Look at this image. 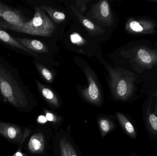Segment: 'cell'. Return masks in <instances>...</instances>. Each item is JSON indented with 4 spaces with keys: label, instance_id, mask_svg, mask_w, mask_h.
Here are the masks:
<instances>
[{
    "label": "cell",
    "instance_id": "8",
    "mask_svg": "<svg viewBox=\"0 0 157 156\" xmlns=\"http://www.w3.org/2000/svg\"><path fill=\"white\" fill-rule=\"evenodd\" d=\"M88 85L82 89V93L86 99L93 102H98L101 98V91L95 75L92 71L87 67L85 70Z\"/></svg>",
    "mask_w": 157,
    "mask_h": 156
},
{
    "label": "cell",
    "instance_id": "15",
    "mask_svg": "<svg viewBox=\"0 0 157 156\" xmlns=\"http://www.w3.org/2000/svg\"><path fill=\"white\" fill-rule=\"evenodd\" d=\"M36 83L38 87L39 90L41 93L43 97L48 100L54 103H57V99L54 93L52 91L51 89L48 88L47 86L44 84L40 83L38 81L36 80Z\"/></svg>",
    "mask_w": 157,
    "mask_h": 156
},
{
    "label": "cell",
    "instance_id": "1",
    "mask_svg": "<svg viewBox=\"0 0 157 156\" xmlns=\"http://www.w3.org/2000/svg\"><path fill=\"white\" fill-rule=\"evenodd\" d=\"M0 93L6 101L17 109L25 108L28 105L26 88L18 71L1 56Z\"/></svg>",
    "mask_w": 157,
    "mask_h": 156
},
{
    "label": "cell",
    "instance_id": "27",
    "mask_svg": "<svg viewBox=\"0 0 157 156\" xmlns=\"http://www.w3.org/2000/svg\"><path fill=\"white\" fill-rule=\"evenodd\" d=\"M150 1H151V2H156L157 3V1H152V0H151V1H150Z\"/></svg>",
    "mask_w": 157,
    "mask_h": 156
},
{
    "label": "cell",
    "instance_id": "24",
    "mask_svg": "<svg viewBox=\"0 0 157 156\" xmlns=\"http://www.w3.org/2000/svg\"><path fill=\"white\" fill-rule=\"evenodd\" d=\"M62 154L63 156H69V154H67V150L65 147H62Z\"/></svg>",
    "mask_w": 157,
    "mask_h": 156
},
{
    "label": "cell",
    "instance_id": "2",
    "mask_svg": "<svg viewBox=\"0 0 157 156\" xmlns=\"http://www.w3.org/2000/svg\"><path fill=\"white\" fill-rule=\"evenodd\" d=\"M0 27L5 30L40 36L50 37L56 28L53 21L45 11L39 6L35 7V13L32 19L25 23L12 25L0 19Z\"/></svg>",
    "mask_w": 157,
    "mask_h": 156
},
{
    "label": "cell",
    "instance_id": "18",
    "mask_svg": "<svg viewBox=\"0 0 157 156\" xmlns=\"http://www.w3.org/2000/svg\"><path fill=\"white\" fill-rule=\"evenodd\" d=\"M42 147V143L39 137L36 135L31 137L29 143V148L32 152L39 151Z\"/></svg>",
    "mask_w": 157,
    "mask_h": 156
},
{
    "label": "cell",
    "instance_id": "6",
    "mask_svg": "<svg viewBox=\"0 0 157 156\" xmlns=\"http://www.w3.org/2000/svg\"><path fill=\"white\" fill-rule=\"evenodd\" d=\"M156 26V24L151 20L131 18L127 22L125 28L131 34H154L155 33Z\"/></svg>",
    "mask_w": 157,
    "mask_h": 156
},
{
    "label": "cell",
    "instance_id": "3",
    "mask_svg": "<svg viewBox=\"0 0 157 156\" xmlns=\"http://www.w3.org/2000/svg\"><path fill=\"white\" fill-rule=\"evenodd\" d=\"M110 77V85L115 96L121 100L129 98L134 91L135 74L124 69L113 68L107 66Z\"/></svg>",
    "mask_w": 157,
    "mask_h": 156
},
{
    "label": "cell",
    "instance_id": "23",
    "mask_svg": "<svg viewBox=\"0 0 157 156\" xmlns=\"http://www.w3.org/2000/svg\"><path fill=\"white\" fill-rule=\"evenodd\" d=\"M46 118H47V120H48V121L52 122L54 120V116L51 113H48L46 114Z\"/></svg>",
    "mask_w": 157,
    "mask_h": 156
},
{
    "label": "cell",
    "instance_id": "29",
    "mask_svg": "<svg viewBox=\"0 0 157 156\" xmlns=\"http://www.w3.org/2000/svg\"></svg>",
    "mask_w": 157,
    "mask_h": 156
},
{
    "label": "cell",
    "instance_id": "5",
    "mask_svg": "<svg viewBox=\"0 0 157 156\" xmlns=\"http://www.w3.org/2000/svg\"><path fill=\"white\" fill-rule=\"evenodd\" d=\"M0 18L2 21L12 25L28 22V18L20 10L0 2Z\"/></svg>",
    "mask_w": 157,
    "mask_h": 156
},
{
    "label": "cell",
    "instance_id": "28",
    "mask_svg": "<svg viewBox=\"0 0 157 156\" xmlns=\"http://www.w3.org/2000/svg\"><path fill=\"white\" fill-rule=\"evenodd\" d=\"M138 156V155H137V156Z\"/></svg>",
    "mask_w": 157,
    "mask_h": 156
},
{
    "label": "cell",
    "instance_id": "16",
    "mask_svg": "<svg viewBox=\"0 0 157 156\" xmlns=\"http://www.w3.org/2000/svg\"><path fill=\"white\" fill-rule=\"evenodd\" d=\"M120 119L123 126L124 127L126 132L133 138L136 137V133L135 129L131 122L128 121L127 118H125L124 115H120Z\"/></svg>",
    "mask_w": 157,
    "mask_h": 156
},
{
    "label": "cell",
    "instance_id": "4",
    "mask_svg": "<svg viewBox=\"0 0 157 156\" xmlns=\"http://www.w3.org/2000/svg\"><path fill=\"white\" fill-rule=\"evenodd\" d=\"M87 16L97 20L103 26H111L114 21L109 2L106 0L99 1L93 5Z\"/></svg>",
    "mask_w": 157,
    "mask_h": 156
},
{
    "label": "cell",
    "instance_id": "26",
    "mask_svg": "<svg viewBox=\"0 0 157 156\" xmlns=\"http://www.w3.org/2000/svg\"><path fill=\"white\" fill-rule=\"evenodd\" d=\"M13 156H23V155L21 153L18 152H17V153H16V154H14L13 155Z\"/></svg>",
    "mask_w": 157,
    "mask_h": 156
},
{
    "label": "cell",
    "instance_id": "25",
    "mask_svg": "<svg viewBox=\"0 0 157 156\" xmlns=\"http://www.w3.org/2000/svg\"><path fill=\"white\" fill-rule=\"evenodd\" d=\"M69 151V155L70 156H77L75 154H74L73 152H72V150L71 149H69L68 150Z\"/></svg>",
    "mask_w": 157,
    "mask_h": 156
},
{
    "label": "cell",
    "instance_id": "19",
    "mask_svg": "<svg viewBox=\"0 0 157 156\" xmlns=\"http://www.w3.org/2000/svg\"><path fill=\"white\" fill-rule=\"evenodd\" d=\"M89 2L88 0H77L75 2V7L81 13H82L86 11V4Z\"/></svg>",
    "mask_w": 157,
    "mask_h": 156
},
{
    "label": "cell",
    "instance_id": "14",
    "mask_svg": "<svg viewBox=\"0 0 157 156\" xmlns=\"http://www.w3.org/2000/svg\"><path fill=\"white\" fill-rule=\"evenodd\" d=\"M40 7L45 12L48 14L50 18L56 24H59L62 23L66 19V15L62 12L48 5H41Z\"/></svg>",
    "mask_w": 157,
    "mask_h": 156
},
{
    "label": "cell",
    "instance_id": "13",
    "mask_svg": "<svg viewBox=\"0 0 157 156\" xmlns=\"http://www.w3.org/2000/svg\"><path fill=\"white\" fill-rule=\"evenodd\" d=\"M0 134L9 140L19 141L22 136V132L17 126L0 122Z\"/></svg>",
    "mask_w": 157,
    "mask_h": 156
},
{
    "label": "cell",
    "instance_id": "22",
    "mask_svg": "<svg viewBox=\"0 0 157 156\" xmlns=\"http://www.w3.org/2000/svg\"><path fill=\"white\" fill-rule=\"evenodd\" d=\"M47 119L45 116L43 115H40L38 118V122L40 123H44L47 122Z\"/></svg>",
    "mask_w": 157,
    "mask_h": 156
},
{
    "label": "cell",
    "instance_id": "20",
    "mask_svg": "<svg viewBox=\"0 0 157 156\" xmlns=\"http://www.w3.org/2000/svg\"><path fill=\"white\" fill-rule=\"evenodd\" d=\"M71 40L73 43L78 45H82L84 42L85 40L78 34L75 33L71 35Z\"/></svg>",
    "mask_w": 157,
    "mask_h": 156
},
{
    "label": "cell",
    "instance_id": "10",
    "mask_svg": "<svg viewBox=\"0 0 157 156\" xmlns=\"http://www.w3.org/2000/svg\"><path fill=\"white\" fill-rule=\"evenodd\" d=\"M71 9L75 14L77 18L81 24L86 28L88 32L92 36L102 34L105 32V30L98 26L93 24L89 19L82 15L79 11L74 6H71Z\"/></svg>",
    "mask_w": 157,
    "mask_h": 156
},
{
    "label": "cell",
    "instance_id": "17",
    "mask_svg": "<svg viewBox=\"0 0 157 156\" xmlns=\"http://www.w3.org/2000/svg\"><path fill=\"white\" fill-rule=\"evenodd\" d=\"M36 67L44 79L48 82H52L53 81L52 73L46 67L40 63H35Z\"/></svg>",
    "mask_w": 157,
    "mask_h": 156
},
{
    "label": "cell",
    "instance_id": "7",
    "mask_svg": "<svg viewBox=\"0 0 157 156\" xmlns=\"http://www.w3.org/2000/svg\"><path fill=\"white\" fill-rule=\"evenodd\" d=\"M135 59L140 66L152 68L157 65V52L148 48L141 46L134 52Z\"/></svg>",
    "mask_w": 157,
    "mask_h": 156
},
{
    "label": "cell",
    "instance_id": "12",
    "mask_svg": "<svg viewBox=\"0 0 157 156\" xmlns=\"http://www.w3.org/2000/svg\"><path fill=\"white\" fill-rule=\"evenodd\" d=\"M14 38L23 46L35 53H47L49 52L47 46L39 40L25 38Z\"/></svg>",
    "mask_w": 157,
    "mask_h": 156
},
{
    "label": "cell",
    "instance_id": "21",
    "mask_svg": "<svg viewBox=\"0 0 157 156\" xmlns=\"http://www.w3.org/2000/svg\"><path fill=\"white\" fill-rule=\"evenodd\" d=\"M100 126L101 129L104 132H108L109 130V122L106 120H101L100 122Z\"/></svg>",
    "mask_w": 157,
    "mask_h": 156
},
{
    "label": "cell",
    "instance_id": "9",
    "mask_svg": "<svg viewBox=\"0 0 157 156\" xmlns=\"http://www.w3.org/2000/svg\"><path fill=\"white\" fill-rule=\"evenodd\" d=\"M0 44L7 48L16 52L25 54L28 56H38L36 53L23 46L19 42L16 40L14 37L11 35L1 27H0Z\"/></svg>",
    "mask_w": 157,
    "mask_h": 156
},
{
    "label": "cell",
    "instance_id": "11",
    "mask_svg": "<svg viewBox=\"0 0 157 156\" xmlns=\"http://www.w3.org/2000/svg\"><path fill=\"white\" fill-rule=\"evenodd\" d=\"M145 122L148 131L157 135V105L156 103L152 104V101L149 103L146 111Z\"/></svg>",
    "mask_w": 157,
    "mask_h": 156
}]
</instances>
